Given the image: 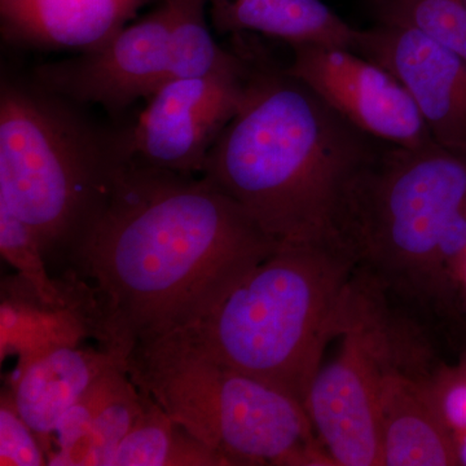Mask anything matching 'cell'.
<instances>
[{"label":"cell","mask_w":466,"mask_h":466,"mask_svg":"<svg viewBox=\"0 0 466 466\" xmlns=\"http://www.w3.org/2000/svg\"><path fill=\"white\" fill-rule=\"evenodd\" d=\"M279 247L202 177L125 156L67 262L88 328L125 363L137 339L207 314Z\"/></svg>","instance_id":"6da1fadb"},{"label":"cell","mask_w":466,"mask_h":466,"mask_svg":"<svg viewBox=\"0 0 466 466\" xmlns=\"http://www.w3.org/2000/svg\"><path fill=\"white\" fill-rule=\"evenodd\" d=\"M372 139L289 72L248 73L201 174L279 244L334 238L343 189L375 155Z\"/></svg>","instance_id":"7a4b0ae2"},{"label":"cell","mask_w":466,"mask_h":466,"mask_svg":"<svg viewBox=\"0 0 466 466\" xmlns=\"http://www.w3.org/2000/svg\"><path fill=\"white\" fill-rule=\"evenodd\" d=\"M333 235L386 302L433 328L466 269V156L377 149L343 189Z\"/></svg>","instance_id":"3957f363"},{"label":"cell","mask_w":466,"mask_h":466,"mask_svg":"<svg viewBox=\"0 0 466 466\" xmlns=\"http://www.w3.org/2000/svg\"><path fill=\"white\" fill-rule=\"evenodd\" d=\"M354 274V258L334 238L283 242L207 314L173 330L306 408L328 345L345 332Z\"/></svg>","instance_id":"277c9868"},{"label":"cell","mask_w":466,"mask_h":466,"mask_svg":"<svg viewBox=\"0 0 466 466\" xmlns=\"http://www.w3.org/2000/svg\"><path fill=\"white\" fill-rule=\"evenodd\" d=\"M124 157L60 101L3 79L0 204L38 236L46 258L66 268Z\"/></svg>","instance_id":"5b68a950"},{"label":"cell","mask_w":466,"mask_h":466,"mask_svg":"<svg viewBox=\"0 0 466 466\" xmlns=\"http://www.w3.org/2000/svg\"><path fill=\"white\" fill-rule=\"evenodd\" d=\"M249 73V72H248ZM248 75L177 78L150 95L121 149L152 167L195 175L240 106Z\"/></svg>","instance_id":"8992f818"},{"label":"cell","mask_w":466,"mask_h":466,"mask_svg":"<svg viewBox=\"0 0 466 466\" xmlns=\"http://www.w3.org/2000/svg\"><path fill=\"white\" fill-rule=\"evenodd\" d=\"M288 72L364 134L391 146L434 142L403 85L375 61L332 46H293Z\"/></svg>","instance_id":"52a82bcc"},{"label":"cell","mask_w":466,"mask_h":466,"mask_svg":"<svg viewBox=\"0 0 466 466\" xmlns=\"http://www.w3.org/2000/svg\"><path fill=\"white\" fill-rule=\"evenodd\" d=\"M336 358L321 364L306 410L334 466H382L380 390L385 364L359 328H346Z\"/></svg>","instance_id":"ba28073f"},{"label":"cell","mask_w":466,"mask_h":466,"mask_svg":"<svg viewBox=\"0 0 466 466\" xmlns=\"http://www.w3.org/2000/svg\"><path fill=\"white\" fill-rule=\"evenodd\" d=\"M170 23V7L162 0L156 11L99 47L39 67V81L51 94L119 112L167 81Z\"/></svg>","instance_id":"9c48e42d"},{"label":"cell","mask_w":466,"mask_h":466,"mask_svg":"<svg viewBox=\"0 0 466 466\" xmlns=\"http://www.w3.org/2000/svg\"><path fill=\"white\" fill-rule=\"evenodd\" d=\"M355 52L385 67L410 92L435 143L466 156V60L410 27L359 30Z\"/></svg>","instance_id":"30bf717a"},{"label":"cell","mask_w":466,"mask_h":466,"mask_svg":"<svg viewBox=\"0 0 466 466\" xmlns=\"http://www.w3.org/2000/svg\"><path fill=\"white\" fill-rule=\"evenodd\" d=\"M382 466L462 464L440 380L386 370L380 390Z\"/></svg>","instance_id":"8fae6325"},{"label":"cell","mask_w":466,"mask_h":466,"mask_svg":"<svg viewBox=\"0 0 466 466\" xmlns=\"http://www.w3.org/2000/svg\"><path fill=\"white\" fill-rule=\"evenodd\" d=\"M150 0H0L8 41L52 50L87 51L125 29Z\"/></svg>","instance_id":"7c38bea8"},{"label":"cell","mask_w":466,"mask_h":466,"mask_svg":"<svg viewBox=\"0 0 466 466\" xmlns=\"http://www.w3.org/2000/svg\"><path fill=\"white\" fill-rule=\"evenodd\" d=\"M118 361L109 350L82 349L76 343L52 346L24 359L12 400L42 446L86 389Z\"/></svg>","instance_id":"4fadbf2b"},{"label":"cell","mask_w":466,"mask_h":466,"mask_svg":"<svg viewBox=\"0 0 466 466\" xmlns=\"http://www.w3.org/2000/svg\"><path fill=\"white\" fill-rule=\"evenodd\" d=\"M217 26L250 30L289 42L357 48L359 30L349 25L323 0H211Z\"/></svg>","instance_id":"5bb4252c"},{"label":"cell","mask_w":466,"mask_h":466,"mask_svg":"<svg viewBox=\"0 0 466 466\" xmlns=\"http://www.w3.org/2000/svg\"><path fill=\"white\" fill-rule=\"evenodd\" d=\"M143 392V391H142ZM143 410L109 466L225 465L222 458L173 421L144 394Z\"/></svg>","instance_id":"9a60e30c"},{"label":"cell","mask_w":466,"mask_h":466,"mask_svg":"<svg viewBox=\"0 0 466 466\" xmlns=\"http://www.w3.org/2000/svg\"><path fill=\"white\" fill-rule=\"evenodd\" d=\"M171 23L168 33L167 79L248 75L238 57L217 45L205 21L207 0H167ZM165 81V82H167Z\"/></svg>","instance_id":"2e32d148"},{"label":"cell","mask_w":466,"mask_h":466,"mask_svg":"<svg viewBox=\"0 0 466 466\" xmlns=\"http://www.w3.org/2000/svg\"><path fill=\"white\" fill-rule=\"evenodd\" d=\"M143 404V392L128 376L94 420L87 434L66 452L50 456L47 464L109 466L116 447L142 413Z\"/></svg>","instance_id":"e0dca14e"},{"label":"cell","mask_w":466,"mask_h":466,"mask_svg":"<svg viewBox=\"0 0 466 466\" xmlns=\"http://www.w3.org/2000/svg\"><path fill=\"white\" fill-rule=\"evenodd\" d=\"M0 251L9 265L17 269L20 280L45 305L75 309L64 285L47 271V258L38 236L25 222L0 204Z\"/></svg>","instance_id":"ac0fdd59"},{"label":"cell","mask_w":466,"mask_h":466,"mask_svg":"<svg viewBox=\"0 0 466 466\" xmlns=\"http://www.w3.org/2000/svg\"><path fill=\"white\" fill-rule=\"evenodd\" d=\"M380 24L410 27L466 60V9L458 0H370Z\"/></svg>","instance_id":"d6986e66"},{"label":"cell","mask_w":466,"mask_h":466,"mask_svg":"<svg viewBox=\"0 0 466 466\" xmlns=\"http://www.w3.org/2000/svg\"><path fill=\"white\" fill-rule=\"evenodd\" d=\"M127 379L124 361L113 364L101 373L61 417L54 431L56 434L57 451L50 456L66 452L75 447L87 434L94 420Z\"/></svg>","instance_id":"ffe728a7"},{"label":"cell","mask_w":466,"mask_h":466,"mask_svg":"<svg viewBox=\"0 0 466 466\" xmlns=\"http://www.w3.org/2000/svg\"><path fill=\"white\" fill-rule=\"evenodd\" d=\"M36 434L15 407L11 391L2 395L0 406V465L41 466L47 464L45 449Z\"/></svg>","instance_id":"44dd1931"},{"label":"cell","mask_w":466,"mask_h":466,"mask_svg":"<svg viewBox=\"0 0 466 466\" xmlns=\"http://www.w3.org/2000/svg\"><path fill=\"white\" fill-rule=\"evenodd\" d=\"M458 2L466 9V0H458Z\"/></svg>","instance_id":"7402d4cb"}]
</instances>
